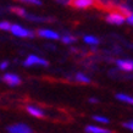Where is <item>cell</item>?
<instances>
[{"label": "cell", "mask_w": 133, "mask_h": 133, "mask_svg": "<svg viewBox=\"0 0 133 133\" xmlns=\"http://www.w3.org/2000/svg\"><path fill=\"white\" fill-rule=\"evenodd\" d=\"M10 32L15 37H18V38H32L34 36V33L32 31L24 28V27H22L20 24H11Z\"/></svg>", "instance_id": "6da1fadb"}, {"label": "cell", "mask_w": 133, "mask_h": 133, "mask_svg": "<svg viewBox=\"0 0 133 133\" xmlns=\"http://www.w3.org/2000/svg\"><path fill=\"white\" fill-rule=\"evenodd\" d=\"M23 65L26 67H29V66H34V65H41V66H48V61L43 59V57H39L37 55H29L27 56V59L24 60Z\"/></svg>", "instance_id": "7a4b0ae2"}, {"label": "cell", "mask_w": 133, "mask_h": 133, "mask_svg": "<svg viewBox=\"0 0 133 133\" xmlns=\"http://www.w3.org/2000/svg\"><path fill=\"white\" fill-rule=\"evenodd\" d=\"M9 133H32V128L26 123H15L8 127Z\"/></svg>", "instance_id": "3957f363"}, {"label": "cell", "mask_w": 133, "mask_h": 133, "mask_svg": "<svg viewBox=\"0 0 133 133\" xmlns=\"http://www.w3.org/2000/svg\"><path fill=\"white\" fill-rule=\"evenodd\" d=\"M3 81L8 83L10 87H16V85L21 84V82H22L20 76H17L16 73H5L3 77Z\"/></svg>", "instance_id": "277c9868"}, {"label": "cell", "mask_w": 133, "mask_h": 133, "mask_svg": "<svg viewBox=\"0 0 133 133\" xmlns=\"http://www.w3.org/2000/svg\"><path fill=\"white\" fill-rule=\"evenodd\" d=\"M106 21L111 24H122L126 21V17L120 12H111L106 16Z\"/></svg>", "instance_id": "5b68a950"}, {"label": "cell", "mask_w": 133, "mask_h": 133, "mask_svg": "<svg viewBox=\"0 0 133 133\" xmlns=\"http://www.w3.org/2000/svg\"><path fill=\"white\" fill-rule=\"evenodd\" d=\"M37 34L39 37H42V38H45V39H54V41H56V39L60 38L59 34L55 31H51V29H38Z\"/></svg>", "instance_id": "8992f818"}, {"label": "cell", "mask_w": 133, "mask_h": 133, "mask_svg": "<svg viewBox=\"0 0 133 133\" xmlns=\"http://www.w3.org/2000/svg\"><path fill=\"white\" fill-rule=\"evenodd\" d=\"M27 112L33 117H44L45 116V112L44 110H42L41 108H38V106H34V105H27Z\"/></svg>", "instance_id": "52a82bcc"}, {"label": "cell", "mask_w": 133, "mask_h": 133, "mask_svg": "<svg viewBox=\"0 0 133 133\" xmlns=\"http://www.w3.org/2000/svg\"><path fill=\"white\" fill-rule=\"evenodd\" d=\"M85 132L87 133H112L110 129L104 128L101 126H95V125H88L85 127Z\"/></svg>", "instance_id": "ba28073f"}, {"label": "cell", "mask_w": 133, "mask_h": 133, "mask_svg": "<svg viewBox=\"0 0 133 133\" xmlns=\"http://www.w3.org/2000/svg\"><path fill=\"white\" fill-rule=\"evenodd\" d=\"M116 65L123 71H127V72L133 71V60H117Z\"/></svg>", "instance_id": "9c48e42d"}, {"label": "cell", "mask_w": 133, "mask_h": 133, "mask_svg": "<svg viewBox=\"0 0 133 133\" xmlns=\"http://www.w3.org/2000/svg\"><path fill=\"white\" fill-rule=\"evenodd\" d=\"M94 4V0H72V5L77 9H87Z\"/></svg>", "instance_id": "30bf717a"}, {"label": "cell", "mask_w": 133, "mask_h": 133, "mask_svg": "<svg viewBox=\"0 0 133 133\" xmlns=\"http://www.w3.org/2000/svg\"><path fill=\"white\" fill-rule=\"evenodd\" d=\"M116 99L117 100L122 101V103H126V104L133 105V97L128 95V94H123V93H118L116 94Z\"/></svg>", "instance_id": "8fae6325"}, {"label": "cell", "mask_w": 133, "mask_h": 133, "mask_svg": "<svg viewBox=\"0 0 133 133\" xmlns=\"http://www.w3.org/2000/svg\"><path fill=\"white\" fill-rule=\"evenodd\" d=\"M93 120L95 122H98V123H101V125H106V123L110 122V120L108 117L101 116V115H94V116H93Z\"/></svg>", "instance_id": "7c38bea8"}, {"label": "cell", "mask_w": 133, "mask_h": 133, "mask_svg": "<svg viewBox=\"0 0 133 133\" xmlns=\"http://www.w3.org/2000/svg\"><path fill=\"white\" fill-rule=\"evenodd\" d=\"M76 81L79 82V83H90V78L88 76H85L84 73H77Z\"/></svg>", "instance_id": "4fadbf2b"}, {"label": "cell", "mask_w": 133, "mask_h": 133, "mask_svg": "<svg viewBox=\"0 0 133 133\" xmlns=\"http://www.w3.org/2000/svg\"><path fill=\"white\" fill-rule=\"evenodd\" d=\"M84 42L87 44H90V45H97L99 43L98 38H95L94 36H85L84 37Z\"/></svg>", "instance_id": "5bb4252c"}, {"label": "cell", "mask_w": 133, "mask_h": 133, "mask_svg": "<svg viewBox=\"0 0 133 133\" xmlns=\"http://www.w3.org/2000/svg\"><path fill=\"white\" fill-rule=\"evenodd\" d=\"M11 28V23L8 22V21H1L0 22V29L1 31H10Z\"/></svg>", "instance_id": "9a60e30c"}, {"label": "cell", "mask_w": 133, "mask_h": 133, "mask_svg": "<svg viewBox=\"0 0 133 133\" xmlns=\"http://www.w3.org/2000/svg\"><path fill=\"white\" fill-rule=\"evenodd\" d=\"M61 39H62V42H64L65 44H71L73 42H76V38L72 36H64Z\"/></svg>", "instance_id": "2e32d148"}, {"label": "cell", "mask_w": 133, "mask_h": 133, "mask_svg": "<svg viewBox=\"0 0 133 133\" xmlns=\"http://www.w3.org/2000/svg\"><path fill=\"white\" fill-rule=\"evenodd\" d=\"M12 11L15 12V14H17V15H20V16H26L27 15L26 11H24V9H22V8H12Z\"/></svg>", "instance_id": "e0dca14e"}, {"label": "cell", "mask_w": 133, "mask_h": 133, "mask_svg": "<svg viewBox=\"0 0 133 133\" xmlns=\"http://www.w3.org/2000/svg\"><path fill=\"white\" fill-rule=\"evenodd\" d=\"M24 4H32V5H41L42 1L41 0H20Z\"/></svg>", "instance_id": "ac0fdd59"}, {"label": "cell", "mask_w": 133, "mask_h": 133, "mask_svg": "<svg viewBox=\"0 0 133 133\" xmlns=\"http://www.w3.org/2000/svg\"><path fill=\"white\" fill-rule=\"evenodd\" d=\"M123 127L127 129H129V131H132L133 132V121H128V122H125L123 123Z\"/></svg>", "instance_id": "d6986e66"}, {"label": "cell", "mask_w": 133, "mask_h": 133, "mask_svg": "<svg viewBox=\"0 0 133 133\" xmlns=\"http://www.w3.org/2000/svg\"><path fill=\"white\" fill-rule=\"evenodd\" d=\"M9 66V62L8 61H3V62H0V70H6Z\"/></svg>", "instance_id": "ffe728a7"}, {"label": "cell", "mask_w": 133, "mask_h": 133, "mask_svg": "<svg viewBox=\"0 0 133 133\" xmlns=\"http://www.w3.org/2000/svg\"><path fill=\"white\" fill-rule=\"evenodd\" d=\"M127 22L129 24H133V14H129L128 16H127Z\"/></svg>", "instance_id": "44dd1931"}, {"label": "cell", "mask_w": 133, "mask_h": 133, "mask_svg": "<svg viewBox=\"0 0 133 133\" xmlns=\"http://www.w3.org/2000/svg\"><path fill=\"white\" fill-rule=\"evenodd\" d=\"M98 101L99 100H98L97 98H90V99H89V103H92V104H97Z\"/></svg>", "instance_id": "7402d4cb"}]
</instances>
